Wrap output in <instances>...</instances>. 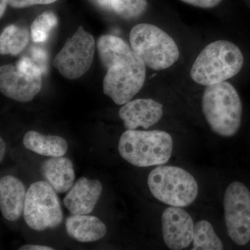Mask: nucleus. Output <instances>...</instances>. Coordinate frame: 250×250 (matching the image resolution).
I'll return each mask as SVG.
<instances>
[{
    "instance_id": "obj_9",
    "label": "nucleus",
    "mask_w": 250,
    "mask_h": 250,
    "mask_svg": "<svg viewBox=\"0 0 250 250\" xmlns=\"http://www.w3.org/2000/svg\"><path fill=\"white\" fill-rule=\"evenodd\" d=\"M225 220L229 236L240 246L250 241V192L244 184H230L224 196Z\"/></svg>"
},
{
    "instance_id": "obj_24",
    "label": "nucleus",
    "mask_w": 250,
    "mask_h": 250,
    "mask_svg": "<svg viewBox=\"0 0 250 250\" xmlns=\"http://www.w3.org/2000/svg\"><path fill=\"white\" fill-rule=\"evenodd\" d=\"M184 3L202 9H211L218 6L222 0H181Z\"/></svg>"
},
{
    "instance_id": "obj_4",
    "label": "nucleus",
    "mask_w": 250,
    "mask_h": 250,
    "mask_svg": "<svg viewBox=\"0 0 250 250\" xmlns=\"http://www.w3.org/2000/svg\"><path fill=\"white\" fill-rule=\"evenodd\" d=\"M173 141L168 133L159 130L127 129L118 143V151L125 160L137 167L165 164L172 156Z\"/></svg>"
},
{
    "instance_id": "obj_7",
    "label": "nucleus",
    "mask_w": 250,
    "mask_h": 250,
    "mask_svg": "<svg viewBox=\"0 0 250 250\" xmlns=\"http://www.w3.org/2000/svg\"><path fill=\"white\" fill-rule=\"evenodd\" d=\"M24 219L36 231L57 228L63 220V213L57 192L44 181L34 182L28 188L24 204Z\"/></svg>"
},
{
    "instance_id": "obj_5",
    "label": "nucleus",
    "mask_w": 250,
    "mask_h": 250,
    "mask_svg": "<svg viewBox=\"0 0 250 250\" xmlns=\"http://www.w3.org/2000/svg\"><path fill=\"white\" fill-rule=\"evenodd\" d=\"M129 40L133 50L152 70H166L179 58V49L175 41L154 24H136L130 31Z\"/></svg>"
},
{
    "instance_id": "obj_18",
    "label": "nucleus",
    "mask_w": 250,
    "mask_h": 250,
    "mask_svg": "<svg viewBox=\"0 0 250 250\" xmlns=\"http://www.w3.org/2000/svg\"><path fill=\"white\" fill-rule=\"evenodd\" d=\"M27 28L11 24L0 36V53L1 55L16 56L27 47L29 41Z\"/></svg>"
},
{
    "instance_id": "obj_16",
    "label": "nucleus",
    "mask_w": 250,
    "mask_h": 250,
    "mask_svg": "<svg viewBox=\"0 0 250 250\" xmlns=\"http://www.w3.org/2000/svg\"><path fill=\"white\" fill-rule=\"evenodd\" d=\"M65 228L69 236L82 243L101 239L107 229L100 218L93 215H72L65 220Z\"/></svg>"
},
{
    "instance_id": "obj_20",
    "label": "nucleus",
    "mask_w": 250,
    "mask_h": 250,
    "mask_svg": "<svg viewBox=\"0 0 250 250\" xmlns=\"http://www.w3.org/2000/svg\"><path fill=\"white\" fill-rule=\"evenodd\" d=\"M58 24V18L52 11H45L33 21L30 27L31 37L36 42H43Z\"/></svg>"
},
{
    "instance_id": "obj_28",
    "label": "nucleus",
    "mask_w": 250,
    "mask_h": 250,
    "mask_svg": "<svg viewBox=\"0 0 250 250\" xmlns=\"http://www.w3.org/2000/svg\"><path fill=\"white\" fill-rule=\"evenodd\" d=\"M8 4H9V0H0V17H2L4 15Z\"/></svg>"
},
{
    "instance_id": "obj_26",
    "label": "nucleus",
    "mask_w": 250,
    "mask_h": 250,
    "mask_svg": "<svg viewBox=\"0 0 250 250\" xmlns=\"http://www.w3.org/2000/svg\"><path fill=\"white\" fill-rule=\"evenodd\" d=\"M97 6L103 8L104 9L111 10L113 0H91Z\"/></svg>"
},
{
    "instance_id": "obj_2",
    "label": "nucleus",
    "mask_w": 250,
    "mask_h": 250,
    "mask_svg": "<svg viewBox=\"0 0 250 250\" xmlns=\"http://www.w3.org/2000/svg\"><path fill=\"white\" fill-rule=\"evenodd\" d=\"M243 53L230 41H214L206 46L192 64L190 75L195 83L209 85L226 82L241 71Z\"/></svg>"
},
{
    "instance_id": "obj_21",
    "label": "nucleus",
    "mask_w": 250,
    "mask_h": 250,
    "mask_svg": "<svg viewBox=\"0 0 250 250\" xmlns=\"http://www.w3.org/2000/svg\"><path fill=\"white\" fill-rule=\"evenodd\" d=\"M147 8L146 0H113L112 11L125 20L136 19Z\"/></svg>"
},
{
    "instance_id": "obj_27",
    "label": "nucleus",
    "mask_w": 250,
    "mask_h": 250,
    "mask_svg": "<svg viewBox=\"0 0 250 250\" xmlns=\"http://www.w3.org/2000/svg\"><path fill=\"white\" fill-rule=\"evenodd\" d=\"M5 152H6V144L4 140L2 138L0 139V161L2 162L3 159H4Z\"/></svg>"
},
{
    "instance_id": "obj_15",
    "label": "nucleus",
    "mask_w": 250,
    "mask_h": 250,
    "mask_svg": "<svg viewBox=\"0 0 250 250\" xmlns=\"http://www.w3.org/2000/svg\"><path fill=\"white\" fill-rule=\"evenodd\" d=\"M42 177L59 193L68 191L73 186L75 173L73 164L66 157H52L41 166Z\"/></svg>"
},
{
    "instance_id": "obj_1",
    "label": "nucleus",
    "mask_w": 250,
    "mask_h": 250,
    "mask_svg": "<svg viewBox=\"0 0 250 250\" xmlns=\"http://www.w3.org/2000/svg\"><path fill=\"white\" fill-rule=\"evenodd\" d=\"M99 57L107 70L103 92L116 104L131 101L144 85L146 65L121 38L102 36L97 43Z\"/></svg>"
},
{
    "instance_id": "obj_14",
    "label": "nucleus",
    "mask_w": 250,
    "mask_h": 250,
    "mask_svg": "<svg viewBox=\"0 0 250 250\" xmlns=\"http://www.w3.org/2000/svg\"><path fill=\"white\" fill-rule=\"evenodd\" d=\"M26 191L24 184L12 175L0 180V209L5 219L16 221L24 213Z\"/></svg>"
},
{
    "instance_id": "obj_13",
    "label": "nucleus",
    "mask_w": 250,
    "mask_h": 250,
    "mask_svg": "<svg viewBox=\"0 0 250 250\" xmlns=\"http://www.w3.org/2000/svg\"><path fill=\"white\" fill-rule=\"evenodd\" d=\"M103 192L99 180L82 177L73 184L63 200V204L72 215L89 214L95 208Z\"/></svg>"
},
{
    "instance_id": "obj_23",
    "label": "nucleus",
    "mask_w": 250,
    "mask_h": 250,
    "mask_svg": "<svg viewBox=\"0 0 250 250\" xmlns=\"http://www.w3.org/2000/svg\"><path fill=\"white\" fill-rule=\"evenodd\" d=\"M57 0H9V4L14 9H24L34 5L52 4Z\"/></svg>"
},
{
    "instance_id": "obj_22",
    "label": "nucleus",
    "mask_w": 250,
    "mask_h": 250,
    "mask_svg": "<svg viewBox=\"0 0 250 250\" xmlns=\"http://www.w3.org/2000/svg\"><path fill=\"white\" fill-rule=\"evenodd\" d=\"M30 58L32 59L33 62L40 67L43 74H45L47 72V59H48L47 52L41 47L34 46L30 49Z\"/></svg>"
},
{
    "instance_id": "obj_11",
    "label": "nucleus",
    "mask_w": 250,
    "mask_h": 250,
    "mask_svg": "<svg viewBox=\"0 0 250 250\" xmlns=\"http://www.w3.org/2000/svg\"><path fill=\"white\" fill-rule=\"evenodd\" d=\"M182 207L166 208L161 217L163 237L170 250H180L190 246L193 239L194 223Z\"/></svg>"
},
{
    "instance_id": "obj_12",
    "label": "nucleus",
    "mask_w": 250,
    "mask_h": 250,
    "mask_svg": "<svg viewBox=\"0 0 250 250\" xmlns=\"http://www.w3.org/2000/svg\"><path fill=\"white\" fill-rule=\"evenodd\" d=\"M163 105L152 99H138L125 104L119 111L120 118L127 129H147L163 116Z\"/></svg>"
},
{
    "instance_id": "obj_10",
    "label": "nucleus",
    "mask_w": 250,
    "mask_h": 250,
    "mask_svg": "<svg viewBox=\"0 0 250 250\" xmlns=\"http://www.w3.org/2000/svg\"><path fill=\"white\" fill-rule=\"evenodd\" d=\"M42 77L21 71L14 63L6 64L0 67V90L7 98L27 103L41 91Z\"/></svg>"
},
{
    "instance_id": "obj_17",
    "label": "nucleus",
    "mask_w": 250,
    "mask_h": 250,
    "mask_svg": "<svg viewBox=\"0 0 250 250\" xmlns=\"http://www.w3.org/2000/svg\"><path fill=\"white\" fill-rule=\"evenodd\" d=\"M26 149L40 155L58 157L65 155L68 145L66 140L59 136L43 135L35 131H29L23 138Z\"/></svg>"
},
{
    "instance_id": "obj_25",
    "label": "nucleus",
    "mask_w": 250,
    "mask_h": 250,
    "mask_svg": "<svg viewBox=\"0 0 250 250\" xmlns=\"http://www.w3.org/2000/svg\"><path fill=\"white\" fill-rule=\"evenodd\" d=\"M20 250H54L51 247L39 246V245H25L19 248Z\"/></svg>"
},
{
    "instance_id": "obj_6",
    "label": "nucleus",
    "mask_w": 250,
    "mask_h": 250,
    "mask_svg": "<svg viewBox=\"0 0 250 250\" xmlns=\"http://www.w3.org/2000/svg\"><path fill=\"white\" fill-rule=\"evenodd\" d=\"M147 184L153 196L170 207H187L198 195L193 176L175 166H158L148 175Z\"/></svg>"
},
{
    "instance_id": "obj_19",
    "label": "nucleus",
    "mask_w": 250,
    "mask_h": 250,
    "mask_svg": "<svg viewBox=\"0 0 250 250\" xmlns=\"http://www.w3.org/2000/svg\"><path fill=\"white\" fill-rule=\"evenodd\" d=\"M192 242V250H222L224 248L211 224L207 220H200L195 224Z\"/></svg>"
},
{
    "instance_id": "obj_3",
    "label": "nucleus",
    "mask_w": 250,
    "mask_h": 250,
    "mask_svg": "<svg viewBox=\"0 0 250 250\" xmlns=\"http://www.w3.org/2000/svg\"><path fill=\"white\" fill-rule=\"evenodd\" d=\"M202 108L207 123L215 134L231 137L241 125L243 106L236 88L227 82L207 85Z\"/></svg>"
},
{
    "instance_id": "obj_8",
    "label": "nucleus",
    "mask_w": 250,
    "mask_h": 250,
    "mask_svg": "<svg viewBox=\"0 0 250 250\" xmlns=\"http://www.w3.org/2000/svg\"><path fill=\"white\" fill-rule=\"evenodd\" d=\"M95 48L93 36L80 26L54 57V66L62 76L68 80L80 78L91 67Z\"/></svg>"
}]
</instances>
